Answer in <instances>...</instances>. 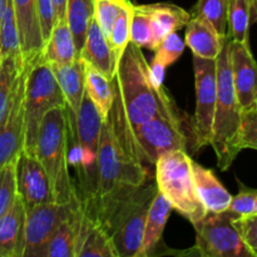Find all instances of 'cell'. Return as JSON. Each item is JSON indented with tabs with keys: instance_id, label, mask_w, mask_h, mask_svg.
<instances>
[{
	"instance_id": "cell-21",
	"label": "cell",
	"mask_w": 257,
	"mask_h": 257,
	"mask_svg": "<svg viewBox=\"0 0 257 257\" xmlns=\"http://www.w3.org/2000/svg\"><path fill=\"white\" fill-rule=\"evenodd\" d=\"M78 57L83 62L103 73L108 79L112 80L115 69L113 65L109 43L100 30L99 25L95 22L94 17L88 27L84 44H83Z\"/></svg>"
},
{
	"instance_id": "cell-35",
	"label": "cell",
	"mask_w": 257,
	"mask_h": 257,
	"mask_svg": "<svg viewBox=\"0 0 257 257\" xmlns=\"http://www.w3.org/2000/svg\"><path fill=\"white\" fill-rule=\"evenodd\" d=\"M17 160L0 170V217L9 210L18 196Z\"/></svg>"
},
{
	"instance_id": "cell-22",
	"label": "cell",
	"mask_w": 257,
	"mask_h": 257,
	"mask_svg": "<svg viewBox=\"0 0 257 257\" xmlns=\"http://www.w3.org/2000/svg\"><path fill=\"white\" fill-rule=\"evenodd\" d=\"M83 213L82 203L73 208L48 241L43 257H75Z\"/></svg>"
},
{
	"instance_id": "cell-24",
	"label": "cell",
	"mask_w": 257,
	"mask_h": 257,
	"mask_svg": "<svg viewBox=\"0 0 257 257\" xmlns=\"http://www.w3.org/2000/svg\"><path fill=\"white\" fill-rule=\"evenodd\" d=\"M152 29V50L158 47L167 34L186 27L191 19V13L171 3L148 4Z\"/></svg>"
},
{
	"instance_id": "cell-20",
	"label": "cell",
	"mask_w": 257,
	"mask_h": 257,
	"mask_svg": "<svg viewBox=\"0 0 257 257\" xmlns=\"http://www.w3.org/2000/svg\"><path fill=\"white\" fill-rule=\"evenodd\" d=\"M65 99V107L77 114L85 94L84 62L79 57L69 64H50Z\"/></svg>"
},
{
	"instance_id": "cell-2",
	"label": "cell",
	"mask_w": 257,
	"mask_h": 257,
	"mask_svg": "<svg viewBox=\"0 0 257 257\" xmlns=\"http://www.w3.org/2000/svg\"><path fill=\"white\" fill-rule=\"evenodd\" d=\"M150 178L143 163L125 153L115 137L109 119L102 120L98 153V190L88 205H82L87 215L108 207L128 197Z\"/></svg>"
},
{
	"instance_id": "cell-25",
	"label": "cell",
	"mask_w": 257,
	"mask_h": 257,
	"mask_svg": "<svg viewBox=\"0 0 257 257\" xmlns=\"http://www.w3.org/2000/svg\"><path fill=\"white\" fill-rule=\"evenodd\" d=\"M171 212H172L171 203L160 192L156 193L148 210L142 243L137 257H147L156 252L162 240L163 231Z\"/></svg>"
},
{
	"instance_id": "cell-5",
	"label": "cell",
	"mask_w": 257,
	"mask_h": 257,
	"mask_svg": "<svg viewBox=\"0 0 257 257\" xmlns=\"http://www.w3.org/2000/svg\"><path fill=\"white\" fill-rule=\"evenodd\" d=\"M68 153L69 145L65 109L64 107L52 108L40 122L34 155L49 178L57 203L79 200L69 173Z\"/></svg>"
},
{
	"instance_id": "cell-29",
	"label": "cell",
	"mask_w": 257,
	"mask_h": 257,
	"mask_svg": "<svg viewBox=\"0 0 257 257\" xmlns=\"http://www.w3.org/2000/svg\"><path fill=\"white\" fill-rule=\"evenodd\" d=\"M93 17H94V0H67L65 19L72 33L78 55L84 44L88 27Z\"/></svg>"
},
{
	"instance_id": "cell-31",
	"label": "cell",
	"mask_w": 257,
	"mask_h": 257,
	"mask_svg": "<svg viewBox=\"0 0 257 257\" xmlns=\"http://www.w3.org/2000/svg\"><path fill=\"white\" fill-rule=\"evenodd\" d=\"M133 4L127 0L123 8L120 9L114 24H113L112 30L108 35V43L110 47V53H112V60L114 69H117V65L122 58L123 52L128 43L131 42V19H132Z\"/></svg>"
},
{
	"instance_id": "cell-14",
	"label": "cell",
	"mask_w": 257,
	"mask_h": 257,
	"mask_svg": "<svg viewBox=\"0 0 257 257\" xmlns=\"http://www.w3.org/2000/svg\"><path fill=\"white\" fill-rule=\"evenodd\" d=\"M17 191L25 208L55 202L44 168L34 155L24 151L17 160Z\"/></svg>"
},
{
	"instance_id": "cell-10",
	"label": "cell",
	"mask_w": 257,
	"mask_h": 257,
	"mask_svg": "<svg viewBox=\"0 0 257 257\" xmlns=\"http://www.w3.org/2000/svg\"><path fill=\"white\" fill-rule=\"evenodd\" d=\"M196 109L192 118L195 147L202 148L211 143L212 122L217 100V68L216 60L193 55Z\"/></svg>"
},
{
	"instance_id": "cell-42",
	"label": "cell",
	"mask_w": 257,
	"mask_h": 257,
	"mask_svg": "<svg viewBox=\"0 0 257 257\" xmlns=\"http://www.w3.org/2000/svg\"><path fill=\"white\" fill-rule=\"evenodd\" d=\"M166 67L158 60L152 59V62L148 63V73H150V79L152 84L157 88L163 87V80H165Z\"/></svg>"
},
{
	"instance_id": "cell-12",
	"label": "cell",
	"mask_w": 257,
	"mask_h": 257,
	"mask_svg": "<svg viewBox=\"0 0 257 257\" xmlns=\"http://www.w3.org/2000/svg\"><path fill=\"white\" fill-rule=\"evenodd\" d=\"M80 200L69 203H43L25 208L23 257H43L48 241Z\"/></svg>"
},
{
	"instance_id": "cell-40",
	"label": "cell",
	"mask_w": 257,
	"mask_h": 257,
	"mask_svg": "<svg viewBox=\"0 0 257 257\" xmlns=\"http://www.w3.org/2000/svg\"><path fill=\"white\" fill-rule=\"evenodd\" d=\"M240 191L236 196L231 198L228 211L236 213L237 216H252L257 215V191L247 187L240 182Z\"/></svg>"
},
{
	"instance_id": "cell-1",
	"label": "cell",
	"mask_w": 257,
	"mask_h": 257,
	"mask_svg": "<svg viewBox=\"0 0 257 257\" xmlns=\"http://www.w3.org/2000/svg\"><path fill=\"white\" fill-rule=\"evenodd\" d=\"M110 83L113 103L107 118L125 153L141 162L136 147L138 127L155 117L182 120L180 110L165 88L152 84L142 48L131 42L123 52Z\"/></svg>"
},
{
	"instance_id": "cell-44",
	"label": "cell",
	"mask_w": 257,
	"mask_h": 257,
	"mask_svg": "<svg viewBox=\"0 0 257 257\" xmlns=\"http://www.w3.org/2000/svg\"><path fill=\"white\" fill-rule=\"evenodd\" d=\"M5 5H7V0H0V20H2L3 13H4Z\"/></svg>"
},
{
	"instance_id": "cell-15",
	"label": "cell",
	"mask_w": 257,
	"mask_h": 257,
	"mask_svg": "<svg viewBox=\"0 0 257 257\" xmlns=\"http://www.w3.org/2000/svg\"><path fill=\"white\" fill-rule=\"evenodd\" d=\"M231 74L241 112L257 107L256 63L250 44L228 39Z\"/></svg>"
},
{
	"instance_id": "cell-37",
	"label": "cell",
	"mask_w": 257,
	"mask_h": 257,
	"mask_svg": "<svg viewBox=\"0 0 257 257\" xmlns=\"http://www.w3.org/2000/svg\"><path fill=\"white\" fill-rule=\"evenodd\" d=\"M232 225L250 256L257 257V215H236L232 218Z\"/></svg>"
},
{
	"instance_id": "cell-38",
	"label": "cell",
	"mask_w": 257,
	"mask_h": 257,
	"mask_svg": "<svg viewBox=\"0 0 257 257\" xmlns=\"http://www.w3.org/2000/svg\"><path fill=\"white\" fill-rule=\"evenodd\" d=\"M185 42L178 37L177 32L170 33L162 39V42L156 48V54L153 59L162 63L166 68L178 60L185 50Z\"/></svg>"
},
{
	"instance_id": "cell-7",
	"label": "cell",
	"mask_w": 257,
	"mask_h": 257,
	"mask_svg": "<svg viewBox=\"0 0 257 257\" xmlns=\"http://www.w3.org/2000/svg\"><path fill=\"white\" fill-rule=\"evenodd\" d=\"M157 190L172 206V210L187 218L192 225L202 220L208 211L198 198L192 176V160L187 151L163 153L155 165Z\"/></svg>"
},
{
	"instance_id": "cell-3",
	"label": "cell",
	"mask_w": 257,
	"mask_h": 257,
	"mask_svg": "<svg viewBox=\"0 0 257 257\" xmlns=\"http://www.w3.org/2000/svg\"><path fill=\"white\" fill-rule=\"evenodd\" d=\"M65 109L69 145V167H74L78 181L77 195L82 205H88L98 190V153L102 118L87 93L78 113Z\"/></svg>"
},
{
	"instance_id": "cell-32",
	"label": "cell",
	"mask_w": 257,
	"mask_h": 257,
	"mask_svg": "<svg viewBox=\"0 0 257 257\" xmlns=\"http://www.w3.org/2000/svg\"><path fill=\"white\" fill-rule=\"evenodd\" d=\"M228 4L230 0H198L191 15L208 22L221 37L226 38Z\"/></svg>"
},
{
	"instance_id": "cell-13",
	"label": "cell",
	"mask_w": 257,
	"mask_h": 257,
	"mask_svg": "<svg viewBox=\"0 0 257 257\" xmlns=\"http://www.w3.org/2000/svg\"><path fill=\"white\" fill-rule=\"evenodd\" d=\"M27 67H23L15 83L7 113L0 120V170L18 158L24 150V92Z\"/></svg>"
},
{
	"instance_id": "cell-30",
	"label": "cell",
	"mask_w": 257,
	"mask_h": 257,
	"mask_svg": "<svg viewBox=\"0 0 257 257\" xmlns=\"http://www.w3.org/2000/svg\"><path fill=\"white\" fill-rule=\"evenodd\" d=\"M0 57H12L24 65L12 0H7V5L0 20Z\"/></svg>"
},
{
	"instance_id": "cell-18",
	"label": "cell",
	"mask_w": 257,
	"mask_h": 257,
	"mask_svg": "<svg viewBox=\"0 0 257 257\" xmlns=\"http://www.w3.org/2000/svg\"><path fill=\"white\" fill-rule=\"evenodd\" d=\"M192 176L198 198L208 212L220 213L228 210L232 196L213 171L192 161Z\"/></svg>"
},
{
	"instance_id": "cell-11",
	"label": "cell",
	"mask_w": 257,
	"mask_h": 257,
	"mask_svg": "<svg viewBox=\"0 0 257 257\" xmlns=\"http://www.w3.org/2000/svg\"><path fill=\"white\" fill-rule=\"evenodd\" d=\"M187 142L182 122L165 117H155L147 120L136 132L138 157L145 166H153L163 153L170 151H187Z\"/></svg>"
},
{
	"instance_id": "cell-36",
	"label": "cell",
	"mask_w": 257,
	"mask_h": 257,
	"mask_svg": "<svg viewBox=\"0 0 257 257\" xmlns=\"http://www.w3.org/2000/svg\"><path fill=\"white\" fill-rule=\"evenodd\" d=\"M125 2L127 0H94V19L107 39Z\"/></svg>"
},
{
	"instance_id": "cell-33",
	"label": "cell",
	"mask_w": 257,
	"mask_h": 257,
	"mask_svg": "<svg viewBox=\"0 0 257 257\" xmlns=\"http://www.w3.org/2000/svg\"><path fill=\"white\" fill-rule=\"evenodd\" d=\"M23 67L24 65L20 64L14 58H2V62H0V120L7 113L13 92H14L17 78L22 72Z\"/></svg>"
},
{
	"instance_id": "cell-17",
	"label": "cell",
	"mask_w": 257,
	"mask_h": 257,
	"mask_svg": "<svg viewBox=\"0 0 257 257\" xmlns=\"http://www.w3.org/2000/svg\"><path fill=\"white\" fill-rule=\"evenodd\" d=\"M25 207L17 196L9 210L0 217V257H23Z\"/></svg>"
},
{
	"instance_id": "cell-9",
	"label": "cell",
	"mask_w": 257,
	"mask_h": 257,
	"mask_svg": "<svg viewBox=\"0 0 257 257\" xmlns=\"http://www.w3.org/2000/svg\"><path fill=\"white\" fill-rule=\"evenodd\" d=\"M236 213L223 211L207 215L193 225L196 231V253L203 257L250 256L232 225Z\"/></svg>"
},
{
	"instance_id": "cell-41",
	"label": "cell",
	"mask_w": 257,
	"mask_h": 257,
	"mask_svg": "<svg viewBox=\"0 0 257 257\" xmlns=\"http://www.w3.org/2000/svg\"><path fill=\"white\" fill-rule=\"evenodd\" d=\"M38 14H39V23L40 30H42L43 43L49 37L52 28L54 25V10H53L52 0H37Z\"/></svg>"
},
{
	"instance_id": "cell-43",
	"label": "cell",
	"mask_w": 257,
	"mask_h": 257,
	"mask_svg": "<svg viewBox=\"0 0 257 257\" xmlns=\"http://www.w3.org/2000/svg\"><path fill=\"white\" fill-rule=\"evenodd\" d=\"M53 10H54L55 20L65 18V8H67V0H52Z\"/></svg>"
},
{
	"instance_id": "cell-19",
	"label": "cell",
	"mask_w": 257,
	"mask_h": 257,
	"mask_svg": "<svg viewBox=\"0 0 257 257\" xmlns=\"http://www.w3.org/2000/svg\"><path fill=\"white\" fill-rule=\"evenodd\" d=\"M186 27L185 44L192 50L193 55L202 59H217L227 37L222 38L210 23L192 15Z\"/></svg>"
},
{
	"instance_id": "cell-27",
	"label": "cell",
	"mask_w": 257,
	"mask_h": 257,
	"mask_svg": "<svg viewBox=\"0 0 257 257\" xmlns=\"http://www.w3.org/2000/svg\"><path fill=\"white\" fill-rule=\"evenodd\" d=\"M256 17V0H230L227 10V38L248 44L251 23Z\"/></svg>"
},
{
	"instance_id": "cell-23",
	"label": "cell",
	"mask_w": 257,
	"mask_h": 257,
	"mask_svg": "<svg viewBox=\"0 0 257 257\" xmlns=\"http://www.w3.org/2000/svg\"><path fill=\"white\" fill-rule=\"evenodd\" d=\"M75 257H118L109 235L85 212L83 213Z\"/></svg>"
},
{
	"instance_id": "cell-6",
	"label": "cell",
	"mask_w": 257,
	"mask_h": 257,
	"mask_svg": "<svg viewBox=\"0 0 257 257\" xmlns=\"http://www.w3.org/2000/svg\"><path fill=\"white\" fill-rule=\"evenodd\" d=\"M217 68V100L212 122V146L221 171H227L241 153L238 145L241 109L236 97L231 74L228 38L216 59Z\"/></svg>"
},
{
	"instance_id": "cell-8",
	"label": "cell",
	"mask_w": 257,
	"mask_h": 257,
	"mask_svg": "<svg viewBox=\"0 0 257 257\" xmlns=\"http://www.w3.org/2000/svg\"><path fill=\"white\" fill-rule=\"evenodd\" d=\"M27 67L24 92V152L34 155L39 125L48 110L65 107V99L50 64L39 57ZM35 156V155H34Z\"/></svg>"
},
{
	"instance_id": "cell-34",
	"label": "cell",
	"mask_w": 257,
	"mask_h": 257,
	"mask_svg": "<svg viewBox=\"0 0 257 257\" xmlns=\"http://www.w3.org/2000/svg\"><path fill=\"white\" fill-rule=\"evenodd\" d=\"M131 43L152 50L151 15L147 5H133L131 19Z\"/></svg>"
},
{
	"instance_id": "cell-26",
	"label": "cell",
	"mask_w": 257,
	"mask_h": 257,
	"mask_svg": "<svg viewBox=\"0 0 257 257\" xmlns=\"http://www.w3.org/2000/svg\"><path fill=\"white\" fill-rule=\"evenodd\" d=\"M42 57L49 64H69L78 58L74 40L65 18L55 20L49 37L45 40Z\"/></svg>"
},
{
	"instance_id": "cell-45",
	"label": "cell",
	"mask_w": 257,
	"mask_h": 257,
	"mask_svg": "<svg viewBox=\"0 0 257 257\" xmlns=\"http://www.w3.org/2000/svg\"><path fill=\"white\" fill-rule=\"evenodd\" d=\"M0 62H2V57H0Z\"/></svg>"
},
{
	"instance_id": "cell-28",
	"label": "cell",
	"mask_w": 257,
	"mask_h": 257,
	"mask_svg": "<svg viewBox=\"0 0 257 257\" xmlns=\"http://www.w3.org/2000/svg\"><path fill=\"white\" fill-rule=\"evenodd\" d=\"M85 93L94 104L102 120L109 114L113 103V89L110 80L103 73L84 62Z\"/></svg>"
},
{
	"instance_id": "cell-16",
	"label": "cell",
	"mask_w": 257,
	"mask_h": 257,
	"mask_svg": "<svg viewBox=\"0 0 257 257\" xmlns=\"http://www.w3.org/2000/svg\"><path fill=\"white\" fill-rule=\"evenodd\" d=\"M19 34L23 63L29 65L42 53L44 43L40 30L37 0H12Z\"/></svg>"
},
{
	"instance_id": "cell-4",
	"label": "cell",
	"mask_w": 257,
	"mask_h": 257,
	"mask_svg": "<svg viewBox=\"0 0 257 257\" xmlns=\"http://www.w3.org/2000/svg\"><path fill=\"white\" fill-rule=\"evenodd\" d=\"M157 192L155 180L148 178L128 197L88 215L109 235L118 257H137L148 210Z\"/></svg>"
},
{
	"instance_id": "cell-39",
	"label": "cell",
	"mask_w": 257,
	"mask_h": 257,
	"mask_svg": "<svg viewBox=\"0 0 257 257\" xmlns=\"http://www.w3.org/2000/svg\"><path fill=\"white\" fill-rule=\"evenodd\" d=\"M238 145L241 151L257 150V107L241 112Z\"/></svg>"
}]
</instances>
